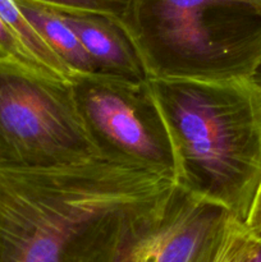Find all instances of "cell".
<instances>
[{"label":"cell","instance_id":"obj_1","mask_svg":"<svg viewBox=\"0 0 261 262\" xmlns=\"http://www.w3.org/2000/svg\"><path fill=\"white\" fill-rule=\"evenodd\" d=\"M176 188L168 174L107 159L0 165V262H112Z\"/></svg>","mask_w":261,"mask_h":262},{"label":"cell","instance_id":"obj_2","mask_svg":"<svg viewBox=\"0 0 261 262\" xmlns=\"http://www.w3.org/2000/svg\"><path fill=\"white\" fill-rule=\"evenodd\" d=\"M174 183L245 223L261 179V84L253 77L146 79Z\"/></svg>","mask_w":261,"mask_h":262},{"label":"cell","instance_id":"obj_3","mask_svg":"<svg viewBox=\"0 0 261 262\" xmlns=\"http://www.w3.org/2000/svg\"><path fill=\"white\" fill-rule=\"evenodd\" d=\"M146 79L253 77L261 66V13L224 0H125L115 20Z\"/></svg>","mask_w":261,"mask_h":262},{"label":"cell","instance_id":"obj_4","mask_svg":"<svg viewBox=\"0 0 261 262\" xmlns=\"http://www.w3.org/2000/svg\"><path fill=\"white\" fill-rule=\"evenodd\" d=\"M101 159L71 81L0 59V165L44 168Z\"/></svg>","mask_w":261,"mask_h":262},{"label":"cell","instance_id":"obj_5","mask_svg":"<svg viewBox=\"0 0 261 262\" xmlns=\"http://www.w3.org/2000/svg\"><path fill=\"white\" fill-rule=\"evenodd\" d=\"M71 83L82 119L104 159L173 177L168 136L146 79L91 72L73 74Z\"/></svg>","mask_w":261,"mask_h":262},{"label":"cell","instance_id":"obj_6","mask_svg":"<svg viewBox=\"0 0 261 262\" xmlns=\"http://www.w3.org/2000/svg\"><path fill=\"white\" fill-rule=\"evenodd\" d=\"M233 219L225 210L177 187L165 210L112 262H214Z\"/></svg>","mask_w":261,"mask_h":262},{"label":"cell","instance_id":"obj_7","mask_svg":"<svg viewBox=\"0 0 261 262\" xmlns=\"http://www.w3.org/2000/svg\"><path fill=\"white\" fill-rule=\"evenodd\" d=\"M58 14L76 33L97 72L145 81L140 60L114 19L96 14Z\"/></svg>","mask_w":261,"mask_h":262},{"label":"cell","instance_id":"obj_8","mask_svg":"<svg viewBox=\"0 0 261 262\" xmlns=\"http://www.w3.org/2000/svg\"><path fill=\"white\" fill-rule=\"evenodd\" d=\"M14 2L51 50L66 64L72 76L76 73L97 72L96 66L86 53L76 33L58 13L31 0Z\"/></svg>","mask_w":261,"mask_h":262},{"label":"cell","instance_id":"obj_9","mask_svg":"<svg viewBox=\"0 0 261 262\" xmlns=\"http://www.w3.org/2000/svg\"><path fill=\"white\" fill-rule=\"evenodd\" d=\"M0 18L48 73L71 81V71L31 25L14 0H0Z\"/></svg>","mask_w":261,"mask_h":262},{"label":"cell","instance_id":"obj_10","mask_svg":"<svg viewBox=\"0 0 261 262\" xmlns=\"http://www.w3.org/2000/svg\"><path fill=\"white\" fill-rule=\"evenodd\" d=\"M63 14H96L118 20L125 0H31Z\"/></svg>","mask_w":261,"mask_h":262},{"label":"cell","instance_id":"obj_11","mask_svg":"<svg viewBox=\"0 0 261 262\" xmlns=\"http://www.w3.org/2000/svg\"><path fill=\"white\" fill-rule=\"evenodd\" d=\"M258 238L245 223L234 217L214 262H242Z\"/></svg>","mask_w":261,"mask_h":262},{"label":"cell","instance_id":"obj_12","mask_svg":"<svg viewBox=\"0 0 261 262\" xmlns=\"http://www.w3.org/2000/svg\"><path fill=\"white\" fill-rule=\"evenodd\" d=\"M0 59H8V60H15L19 63L28 64V66L36 67L38 69H45L41 64L33 58L32 54L25 48L19 38L12 32L9 27L5 25L4 20L0 18ZM48 73V72H46ZM50 74V73H49ZM53 76V74H51Z\"/></svg>","mask_w":261,"mask_h":262},{"label":"cell","instance_id":"obj_13","mask_svg":"<svg viewBox=\"0 0 261 262\" xmlns=\"http://www.w3.org/2000/svg\"><path fill=\"white\" fill-rule=\"evenodd\" d=\"M245 224L251 232L261 237V179Z\"/></svg>","mask_w":261,"mask_h":262},{"label":"cell","instance_id":"obj_14","mask_svg":"<svg viewBox=\"0 0 261 262\" xmlns=\"http://www.w3.org/2000/svg\"><path fill=\"white\" fill-rule=\"evenodd\" d=\"M242 262H261V237L258 238L256 245L247 253V256L243 258Z\"/></svg>","mask_w":261,"mask_h":262},{"label":"cell","instance_id":"obj_15","mask_svg":"<svg viewBox=\"0 0 261 262\" xmlns=\"http://www.w3.org/2000/svg\"><path fill=\"white\" fill-rule=\"evenodd\" d=\"M224 2L234 3V4L245 5V7L252 8V9L257 10L261 13V0H224Z\"/></svg>","mask_w":261,"mask_h":262},{"label":"cell","instance_id":"obj_16","mask_svg":"<svg viewBox=\"0 0 261 262\" xmlns=\"http://www.w3.org/2000/svg\"><path fill=\"white\" fill-rule=\"evenodd\" d=\"M253 78H255L256 81H257L258 83L261 84V66H260V68L257 69V72H256V74H255V76H253Z\"/></svg>","mask_w":261,"mask_h":262}]
</instances>
